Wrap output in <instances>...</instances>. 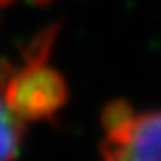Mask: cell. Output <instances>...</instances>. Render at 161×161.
Wrapping results in <instances>:
<instances>
[{
    "instance_id": "6da1fadb",
    "label": "cell",
    "mask_w": 161,
    "mask_h": 161,
    "mask_svg": "<svg viewBox=\"0 0 161 161\" xmlns=\"http://www.w3.org/2000/svg\"><path fill=\"white\" fill-rule=\"evenodd\" d=\"M101 161H161V111H136L126 101L103 109Z\"/></svg>"
},
{
    "instance_id": "7a4b0ae2",
    "label": "cell",
    "mask_w": 161,
    "mask_h": 161,
    "mask_svg": "<svg viewBox=\"0 0 161 161\" xmlns=\"http://www.w3.org/2000/svg\"><path fill=\"white\" fill-rule=\"evenodd\" d=\"M49 56L24 53L25 64L12 72L2 89L8 107L24 122L51 120L66 107L68 84L49 64Z\"/></svg>"
},
{
    "instance_id": "3957f363",
    "label": "cell",
    "mask_w": 161,
    "mask_h": 161,
    "mask_svg": "<svg viewBox=\"0 0 161 161\" xmlns=\"http://www.w3.org/2000/svg\"><path fill=\"white\" fill-rule=\"evenodd\" d=\"M25 136V122L8 107L0 95V161H14L19 155Z\"/></svg>"
},
{
    "instance_id": "277c9868",
    "label": "cell",
    "mask_w": 161,
    "mask_h": 161,
    "mask_svg": "<svg viewBox=\"0 0 161 161\" xmlns=\"http://www.w3.org/2000/svg\"><path fill=\"white\" fill-rule=\"evenodd\" d=\"M14 0H0V8H4V6H8V4H12Z\"/></svg>"
}]
</instances>
